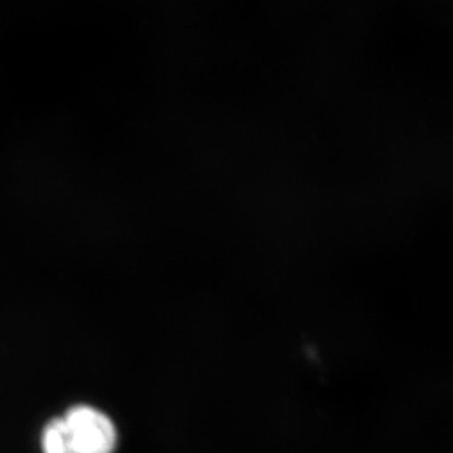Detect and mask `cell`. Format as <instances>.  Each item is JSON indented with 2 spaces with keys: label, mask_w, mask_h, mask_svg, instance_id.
<instances>
[{
  "label": "cell",
  "mask_w": 453,
  "mask_h": 453,
  "mask_svg": "<svg viewBox=\"0 0 453 453\" xmlns=\"http://www.w3.org/2000/svg\"><path fill=\"white\" fill-rule=\"evenodd\" d=\"M65 432L81 453H113L118 434L113 421L93 406H74L63 417Z\"/></svg>",
  "instance_id": "1"
},
{
  "label": "cell",
  "mask_w": 453,
  "mask_h": 453,
  "mask_svg": "<svg viewBox=\"0 0 453 453\" xmlns=\"http://www.w3.org/2000/svg\"><path fill=\"white\" fill-rule=\"evenodd\" d=\"M42 450L44 453H81L67 435L63 418L49 421L42 434Z\"/></svg>",
  "instance_id": "2"
}]
</instances>
